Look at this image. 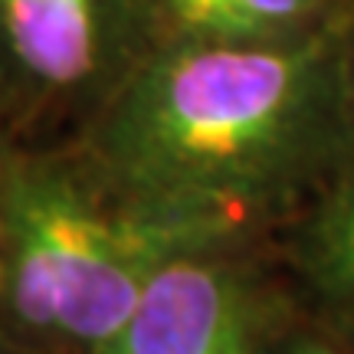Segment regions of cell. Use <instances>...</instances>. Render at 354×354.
Returning <instances> with one entry per match:
<instances>
[{"mask_svg": "<svg viewBox=\"0 0 354 354\" xmlns=\"http://www.w3.org/2000/svg\"><path fill=\"white\" fill-rule=\"evenodd\" d=\"M335 112L338 56L325 39L180 43L128 82L105 151L135 203L210 227L299 171Z\"/></svg>", "mask_w": 354, "mask_h": 354, "instance_id": "6da1fadb", "label": "cell"}, {"mask_svg": "<svg viewBox=\"0 0 354 354\" xmlns=\"http://www.w3.org/2000/svg\"><path fill=\"white\" fill-rule=\"evenodd\" d=\"M0 227L10 240L13 308L37 331L99 344L138 305L151 279L190 253L210 227L151 210H112L66 171H13Z\"/></svg>", "mask_w": 354, "mask_h": 354, "instance_id": "7a4b0ae2", "label": "cell"}, {"mask_svg": "<svg viewBox=\"0 0 354 354\" xmlns=\"http://www.w3.org/2000/svg\"><path fill=\"white\" fill-rule=\"evenodd\" d=\"M92 354H253L250 299L223 266L180 256Z\"/></svg>", "mask_w": 354, "mask_h": 354, "instance_id": "3957f363", "label": "cell"}, {"mask_svg": "<svg viewBox=\"0 0 354 354\" xmlns=\"http://www.w3.org/2000/svg\"><path fill=\"white\" fill-rule=\"evenodd\" d=\"M115 0H0V46L39 86H79L102 66Z\"/></svg>", "mask_w": 354, "mask_h": 354, "instance_id": "277c9868", "label": "cell"}, {"mask_svg": "<svg viewBox=\"0 0 354 354\" xmlns=\"http://www.w3.org/2000/svg\"><path fill=\"white\" fill-rule=\"evenodd\" d=\"M325 0H161L184 43H272L289 39Z\"/></svg>", "mask_w": 354, "mask_h": 354, "instance_id": "5b68a950", "label": "cell"}, {"mask_svg": "<svg viewBox=\"0 0 354 354\" xmlns=\"http://www.w3.org/2000/svg\"><path fill=\"white\" fill-rule=\"evenodd\" d=\"M308 259L325 292L354 315V158L312 223Z\"/></svg>", "mask_w": 354, "mask_h": 354, "instance_id": "8992f818", "label": "cell"}, {"mask_svg": "<svg viewBox=\"0 0 354 354\" xmlns=\"http://www.w3.org/2000/svg\"><path fill=\"white\" fill-rule=\"evenodd\" d=\"M289 354H335V351L322 348V344H299V348H292Z\"/></svg>", "mask_w": 354, "mask_h": 354, "instance_id": "52a82bcc", "label": "cell"}, {"mask_svg": "<svg viewBox=\"0 0 354 354\" xmlns=\"http://www.w3.org/2000/svg\"><path fill=\"white\" fill-rule=\"evenodd\" d=\"M3 184H7V174L0 171V214H3Z\"/></svg>", "mask_w": 354, "mask_h": 354, "instance_id": "ba28073f", "label": "cell"}, {"mask_svg": "<svg viewBox=\"0 0 354 354\" xmlns=\"http://www.w3.org/2000/svg\"><path fill=\"white\" fill-rule=\"evenodd\" d=\"M0 286H7V263L0 259Z\"/></svg>", "mask_w": 354, "mask_h": 354, "instance_id": "9c48e42d", "label": "cell"}, {"mask_svg": "<svg viewBox=\"0 0 354 354\" xmlns=\"http://www.w3.org/2000/svg\"><path fill=\"white\" fill-rule=\"evenodd\" d=\"M0 354H17V351H10V348H0Z\"/></svg>", "mask_w": 354, "mask_h": 354, "instance_id": "30bf717a", "label": "cell"}]
</instances>
